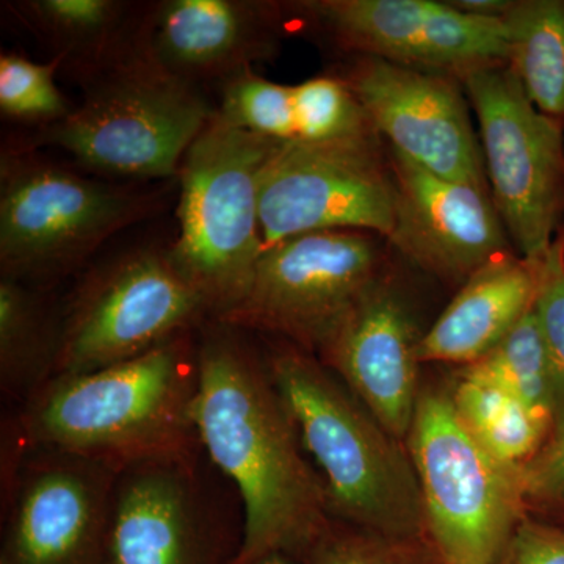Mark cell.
<instances>
[{
  "label": "cell",
  "instance_id": "4dcf8cb0",
  "mask_svg": "<svg viewBox=\"0 0 564 564\" xmlns=\"http://www.w3.org/2000/svg\"><path fill=\"white\" fill-rule=\"evenodd\" d=\"M554 422V436L521 467L525 496L564 491V413Z\"/></svg>",
  "mask_w": 564,
  "mask_h": 564
},
{
  "label": "cell",
  "instance_id": "f546056e",
  "mask_svg": "<svg viewBox=\"0 0 564 564\" xmlns=\"http://www.w3.org/2000/svg\"><path fill=\"white\" fill-rule=\"evenodd\" d=\"M497 564H564V530L522 519Z\"/></svg>",
  "mask_w": 564,
  "mask_h": 564
},
{
  "label": "cell",
  "instance_id": "52a82bcc",
  "mask_svg": "<svg viewBox=\"0 0 564 564\" xmlns=\"http://www.w3.org/2000/svg\"><path fill=\"white\" fill-rule=\"evenodd\" d=\"M426 534L445 564H497L525 518L521 467L489 454L456 414L451 393L425 389L406 437Z\"/></svg>",
  "mask_w": 564,
  "mask_h": 564
},
{
  "label": "cell",
  "instance_id": "484cf974",
  "mask_svg": "<svg viewBox=\"0 0 564 564\" xmlns=\"http://www.w3.org/2000/svg\"><path fill=\"white\" fill-rule=\"evenodd\" d=\"M217 113L234 128L263 139L296 141L293 85L265 79L252 68L220 84Z\"/></svg>",
  "mask_w": 564,
  "mask_h": 564
},
{
  "label": "cell",
  "instance_id": "6da1fadb",
  "mask_svg": "<svg viewBox=\"0 0 564 564\" xmlns=\"http://www.w3.org/2000/svg\"><path fill=\"white\" fill-rule=\"evenodd\" d=\"M195 425L199 445L242 499L234 564L302 554L332 521L325 488L265 359L247 332L214 318L198 328Z\"/></svg>",
  "mask_w": 564,
  "mask_h": 564
},
{
  "label": "cell",
  "instance_id": "7c38bea8",
  "mask_svg": "<svg viewBox=\"0 0 564 564\" xmlns=\"http://www.w3.org/2000/svg\"><path fill=\"white\" fill-rule=\"evenodd\" d=\"M344 50L362 57L463 77L507 63L503 20L470 17L436 0H311L293 3Z\"/></svg>",
  "mask_w": 564,
  "mask_h": 564
},
{
  "label": "cell",
  "instance_id": "5b68a950",
  "mask_svg": "<svg viewBox=\"0 0 564 564\" xmlns=\"http://www.w3.org/2000/svg\"><path fill=\"white\" fill-rule=\"evenodd\" d=\"M165 188L85 176L36 151L0 159V270L40 288L162 209Z\"/></svg>",
  "mask_w": 564,
  "mask_h": 564
},
{
  "label": "cell",
  "instance_id": "277c9868",
  "mask_svg": "<svg viewBox=\"0 0 564 564\" xmlns=\"http://www.w3.org/2000/svg\"><path fill=\"white\" fill-rule=\"evenodd\" d=\"M80 87L82 101L68 117L9 150L55 147L99 176L176 181L188 148L217 113L203 88L166 73L140 43Z\"/></svg>",
  "mask_w": 564,
  "mask_h": 564
},
{
  "label": "cell",
  "instance_id": "5bb4252c",
  "mask_svg": "<svg viewBox=\"0 0 564 564\" xmlns=\"http://www.w3.org/2000/svg\"><path fill=\"white\" fill-rule=\"evenodd\" d=\"M340 79L397 154L447 180L486 187L485 161L454 77L362 57Z\"/></svg>",
  "mask_w": 564,
  "mask_h": 564
},
{
  "label": "cell",
  "instance_id": "3957f363",
  "mask_svg": "<svg viewBox=\"0 0 564 564\" xmlns=\"http://www.w3.org/2000/svg\"><path fill=\"white\" fill-rule=\"evenodd\" d=\"M337 521L429 536L417 474L403 447L314 355L282 343L263 356Z\"/></svg>",
  "mask_w": 564,
  "mask_h": 564
},
{
  "label": "cell",
  "instance_id": "44dd1931",
  "mask_svg": "<svg viewBox=\"0 0 564 564\" xmlns=\"http://www.w3.org/2000/svg\"><path fill=\"white\" fill-rule=\"evenodd\" d=\"M451 397L467 432L489 454L510 466H524L540 451L552 425L473 366H464Z\"/></svg>",
  "mask_w": 564,
  "mask_h": 564
},
{
  "label": "cell",
  "instance_id": "603a6c76",
  "mask_svg": "<svg viewBox=\"0 0 564 564\" xmlns=\"http://www.w3.org/2000/svg\"><path fill=\"white\" fill-rule=\"evenodd\" d=\"M508 32L507 65L538 110L564 117V2H516L503 18Z\"/></svg>",
  "mask_w": 564,
  "mask_h": 564
},
{
  "label": "cell",
  "instance_id": "8fae6325",
  "mask_svg": "<svg viewBox=\"0 0 564 564\" xmlns=\"http://www.w3.org/2000/svg\"><path fill=\"white\" fill-rule=\"evenodd\" d=\"M393 177L378 132L274 147L261 180L263 248L303 234L359 231L391 237Z\"/></svg>",
  "mask_w": 564,
  "mask_h": 564
},
{
  "label": "cell",
  "instance_id": "83f0119b",
  "mask_svg": "<svg viewBox=\"0 0 564 564\" xmlns=\"http://www.w3.org/2000/svg\"><path fill=\"white\" fill-rule=\"evenodd\" d=\"M296 141H333L377 132L355 93L340 77H313L293 85Z\"/></svg>",
  "mask_w": 564,
  "mask_h": 564
},
{
  "label": "cell",
  "instance_id": "ac0fdd59",
  "mask_svg": "<svg viewBox=\"0 0 564 564\" xmlns=\"http://www.w3.org/2000/svg\"><path fill=\"white\" fill-rule=\"evenodd\" d=\"M107 564H234L207 524L192 466L144 464L118 475Z\"/></svg>",
  "mask_w": 564,
  "mask_h": 564
},
{
  "label": "cell",
  "instance_id": "9a60e30c",
  "mask_svg": "<svg viewBox=\"0 0 564 564\" xmlns=\"http://www.w3.org/2000/svg\"><path fill=\"white\" fill-rule=\"evenodd\" d=\"M393 231L389 240L422 269L467 280L508 252L507 229L488 187L447 180L392 151Z\"/></svg>",
  "mask_w": 564,
  "mask_h": 564
},
{
  "label": "cell",
  "instance_id": "d4e9b609",
  "mask_svg": "<svg viewBox=\"0 0 564 564\" xmlns=\"http://www.w3.org/2000/svg\"><path fill=\"white\" fill-rule=\"evenodd\" d=\"M291 564H445L429 536H395L333 519Z\"/></svg>",
  "mask_w": 564,
  "mask_h": 564
},
{
  "label": "cell",
  "instance_id": "2e32d148",
  "mask_svg": "<svg viewBox=\"0 0 564 564\" xmlns=\"http://www.w3.org/2000/svg\"><path fill=\"white\" fill-rule=\"evenodd\" d=\"M421 337L402 296L380 278L315 352L403 444L422 392Z\"/></svg>",
  "mask_w": 564,
  "mask_h": 564
},
{
  "label": "cell",
  "instance_id": "1f68e13d",
  "mask_svg": "<svg viewBox=\"0 0 564 564\" xmlns=\"http://www.w3.org/2000/svg\"><path fill=\"white\" fill-rule=\"evenodd\" d=\"M454 9L470 17L489 18V20H503L516 2L508 0H448Z\"/></svg>",
  "mask_w": 564,
  "mask_h": 564
},
{
  "label": "cell",
  "instance_id": "4316f807",
  "mask_svg": "<svg viewBox=\"0 0 564 564\" xmlns=\"http://www.w3.org/2000/svg\"><path fill=\"white\" fill-rule=\"evenodd\" d=\"M62 57L36 63L20 54L0 55V111L6 120L17 121L32 131L47 128L73 110L55 82Z\"/></svg>",
  "mask_w": 564,
  "mask_h": 564
},
{
  "label": "cell",
  "instance_id": "e0dca14e",
  "mask_svg": "<svg viewBox=\"0 0 564 564\" xmlns=\"http://www.w3.org/2000/svg\"><path fill=\"white\" fill-rule=\"evenodd\" d=\"M282 6L256 0H162L148 3L140 44L166 73L202 88L270 61Z\"/></svg>",
  "mask_w": 564,
  "mask_h": 564
},
{
  "label": "cell",
  "instance_id": "ffe728a7",
  "mask_svg": "<svg viewBox=\"0 0 564 564\" xmlns=\"http://www.w3.org/2000/svg\"><path fill=\"white\" fill-rule=\"evenodd\" d=\"M148 3L122 0H21L9 2L14 18L62 57L61 70L85 80L117 65L140 43Z\"/></svg>",
  "mask_w": 564,
  "mask_h": 564
},
{
  "label": "cell",
  "instance_id": "7402d4cb",
  "mask_svg": "<svg viewBox=\"0 0 564 564\" xmlns=\"http://www.w3.org/2000/svg\"><path fill=\"white\" fill-rule=\"evenodd\" d=\"M36 289L0 280V378L7 391L28 399L54 373L61 329Z\"/></svg>",
  "mask_w": 564,
  "mask_h": 564
},
{
  "label": "cell",
  "instance_id": "ba28073f",
  "mask_svg": "<svg viewBox=\"0 0 564 564\" xmlns=\"http://www.w3.org/2000/svg\"><path fill=\"white\" fill-rule=\"evenodd\" d=\"M170 245H147L93 269L61 315L54 373L95 372L137 358L209 321Z\"/></svg>",
  "mask_w": 564,
  "mask_h": 564
},
{
  "label": "cell",
  "instance_id": "f1b7e54d",
  "mask_svg": "<svg viewBox=\"0 0 564 564\" xmlns=\"http://www.w3.org/2000/svg\"><path fill=\"white\" fill-rule=\"evenodd\" d=\"M533 313L554 370L556 389L564 402V237H556L536 262Z\"/></svg>",
  "mask_w": 564,
  "mask_h": 564
},
{
  "label": "cell",
  "instance_id": "30bf717a",
  "mask_svg": "<svg viewBox=\"0 0 564 564\" xmlns=\"http://www.w3.org/2000/svg\"><path fill=\"white\" fill-rule=\"evenodd\" d=\"M380 248L369 232L323 231L263 251L242 299L214 321L273 334L317 352L380 280Z\"/></svg>",
  "mask_w": 564,
  "mask_h": 564
},
{
  "label": "cell",
  "instance_id": "4fadbf2b",
  "mask_svg": "<svg viewBox=\"0 0 564 564\" xmlns=\"http://www.w3.org/2000/svg\"><path fill=\"white\" fill-rule=\"evenodd\" d=\"M14 485L0 564H107L118 470L44 451Z\"/></svg>",
  "mask_w": 564,
  "mask_h": 564
},
{
  "label": "cell",
  "instance_id": "7a4b0ae2",
  "mask_svg": "<svg viewBox=\"0 0 564 564\" xmlns=\"http://www.w3.org/2000/svg\"><path fill=\"white\" fill-rule=\"evenodd\" d=\"M182 333L95 372L52 377L29 399L22 433L43 451L113 467L192 466L198 432V336Z\"/></svg>",
  "mask_w": 564,
  "mask_h": 564
},
{
  "label": "cell",
  "instance_id": "8992f818",
  "mask_svg": "<svg viewBox=\"0 0 564 564\" xmlns=\"http://www.w3.org/2000/svg\"><path fill=\"white\" fill-rule=\"evenodd\" d=\"M280 141L215 113L181 163L174 262L218 318L240 302L261 261V180Z\"/></svg>",
  "mask_w": 564,
  "mask_h": 564
},
{
  "label": "cell",
  "instance_id": "d6986e66",
  "mask_svg": "<svg viewBox=\"0 0 564 564\" xmlns=\"http://www.w3.org/2000/svg\"><path fill=\"white\" fill-rule=\"evenodd\" d=\"M536 262L497 256L467 278L417 347L421 362L480 361L533 310Z\"/></svg>",
  "mask_w": 564,
  "mask_h": 564
},
{
  "label": "cell",
  "instance_id": "9c48e42d",
  "mask_svg": "<svg viewBox=\"0 0 564 564\" xmlns=\"http://www.w3.org/2000/svg\"><path fill=\"white\" fill-rule=\"evenodd\" d=\"M480 126L492 202L521 258L540 262L564 199L563 132L534 107L507 63L462 77Z\"/></svg>",
  "mask_w": 564,
  "mask_h": 564
},
{
  "label": "cell",
  "instance_id": "cb8c5ba5",
  "mask_svg": "<svg viewBox=\"0 0 564 564\" xmlns=\"http://www.w3.org/2000/svg\"><path fill=\"white\" fill-rule=\"evenodd\" d=\"M513 392L541 417L554 422L562 399L533 310L480 361L469 364Z\"/></svg>",
  "mask_w": 564,
  "mask_h": 564
},
{
  "label": "cell",
  "instance_id": "d6a6232c",
  "mask_svg": "<svg viewBox=\"0 0 564 564\" xmlns=\"http://www.w3.org/2000/svg\"><path fill=\"white\" fill-rule=\"evenodd\" d=\"M252 564H291L289 563V558H285L284 555H270L265 556V558L259 560V562Z\"/></svg>",
  "mask_w": 564,
  "mask_h": 564
}]
</instances>
